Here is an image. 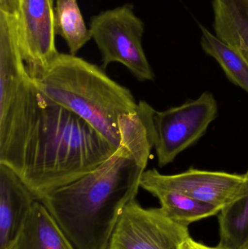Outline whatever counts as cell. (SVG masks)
Instances as JSON below:
<instances>
[{"label":"cell","mask_w":248,"mask_h":249,"mask_svg":"<svg viewBox=\"0 0 248 249\" xmlns=\"http://www.w3.org/2000/svg\"><path fill=\"white\" fill-rule=\"evenodd\" d=\"M154 109L138 102L133 114L119 120L120 144L96 169L39 201L74 249H107L125 206L135 200L154 149Z\"/></svg>","instance_id":"6da1fadb"},{"label":"cell","mask_w":248,"mask_h":249,"mask_svg":"<svg viewBox=\"0 0 248 249\" xmlns=\"http://www.w3.org/2000/svg\"><path fill=\"white\" fill-rule=\"evenodd\" d=\"M116 149L84 120L38 91L19 176L40 200L96 169Z\"/></svg>","instance_id":"7a4b0ae2"},{"label":"cell","mask_w":248,"mask_h":249,"mask_svg":"<svg viewBox=\"0 0 248 249\" xmlns=\"http://www.w3.org/2000/svg\"><path fill=\"white\" fill-rule=\"evenodd\" d=\"M30 77L42 96L84 120L119 147V118L138 109V102L129 89L98 66L70 53H59L45 68Z\"/></svg>","instance_id":"3957f363"},{"label":"cell","mask_w":248,"mask_h":249,"mask_svg":"<svg viewBox=\"0 0 248 249\" xmlns=\"http://www.w3.org/2000/svg\"><path fill=\"white\" fill-rule=\"evenodd\" d=\"M38 90L22 57L18 43V19L0 14V163L17 174L34 119Z\"/></svg>","instance_id":"277c9868"},{"label":"cell","mask_w":248,"mask_h":249,"mask_svg":"<svg viewBox=\"0 0 248 249\" xmlns=\"http://www.w3.org/2000/svg\"><path fill=\"white\" fill-rule=\"evenodd\" d=\"M92 39L102 57V67L119 63L141 82L151 81L154 71L142 45L144 23L135 15L133 6L126 4L92 17Z\"/></svg>","instance_id":"5b68a950"},{"label":"cell","mask_w":248,"mask_h":249,"mask_svg":"<svg viewBox=\"0 0 248 249\" xmlns=\"http://www.w3.org/2000/svg\"><path fill=\"white\" fill-rule=\"evenodd\" d=\"M218 113V103L209 91L180 106L154 110L153 139L159 166L171 163L178 155L196 143Z\"/></svg>","instance_id":"8992f818"},{"label":"cell","mask_w":248,"mask_h":249,"mask_svg":"<svg viewBox=\"0 0 248 249\" xmlns=\"http://www.w3.org/2000/svg\"><path fill=\"white\" fill-rule=\"evenodd\" d=\"M189 238L188 227L161 208L145 209L135 199L121 213L107 249H183Z\"/></svg>","instance_id":"52a82bcc"},{"label":"cell","mask_w":248,"mask_h":249,"mask_svg":"<svg viewBox=\"0 0 248 249\" xmlns=\"http://www.w3.org/2000/svg\"><path fill=\"white\" fill-rule=\"evenodd\" d=\"M141 188L148 193L164 190L178 192L222 210L246 194L245 174L189 168L180 174L166 175L156 168L146 170Z\"/></svg>","instance_id":"ba28073f"},{"label":"cell","mask_w":248,"mask_h":249,"mask_svg":"<svg viewBox=\"0 0 248 249\" xmlns=\"http://www.w3.org/2000/svg\"><path fill=\"white\" fill-rule=\"evenodd\" d=\"M55 35L54 0H20L18 43L29 75L43 70L59 54Z\"/></svg>","instance_id":"9c48e42d"},{"label":"cell","mask_w":248,"mask_h":249,"mask_svg":"<svg viewBox=\"0 0 248 249\" xmlns=\"http://www.w3.org/2000/svg\"><path fill=\"white\" fill-rule=\"evenodd\" d=\"M36 200L18 174L0 163V249L16 241Z\"/></svg>","instance_id":"30bf717a"},{"label":"cell","mask_w":248,"mask_h":249,"mask_svg":"<svg viewBox=\"0 0 248 249\" xmlns=\"http://www.w3.org/2000/svg\"><path fill=\"white\" fill-rule=\"evenodd\" d=\"M7 249H74L48 209L36 200L16 241Z\"/></svg>","instance_id":"8fae6325"},{"label":"cell","mask_w":248,"mask_h":249,"mask_svg":"<svg viewBox=\"0 0 248 249\" xmlns=\"http://www.w3.org/2000/svg\"><path fill=\"white\" fill-rule=\"evenodd\" d=\"M215 35L248 61V0H213Z\"/></svg>","instance_id":"7c38bea8"},{"label":"cell","mask_w":248,"mask_h":249,"mask_svg":"<svg viewBox=\"0 0 248 249\" xmlns=\"http://www.w3.org/2000/svg\"><path fill=\"white\" fill-rule=\"evenodd\" d=\"M150 194L158 199L160 208L172 220L188 227L194 222L215 216L221 209L171 190H153Z\"/></svg>","instance_id":"4fadbf2b"},{"label":"cell","mask_w":248,"mask_h":249,"mask_svg":"<svg viewBox=\"0 0 248 249\" xmlns=\"http://www.w3.org/2000/svg\"><path fill=\"white\" fill-rule=\"evenodd\" d=\"M201 47L205 53L221 66L229 80L248 93V61L237 51L229 46L199 25Z\"/></svg>","instance_id":"5bb4252c"},{"label":"cell","mask_w":248,"mask_h":249,"mask_svg":"<svg viewBox=\"0 0 248 249\" xmlns=\"http://www.w3.org/2000/svg\"><path fill=\"white\" fill-rule=\"evenodd\" d=\"M245 196L221 211L218 214L220 249H244L248 245V169Z\"/></svg>","instance_id":"9a60e30c"},{"label":"cell","mask_w":248,"mask_h":249,"mask_svg":"<svg viewBox=\"0 0 248 249\" xmlns=\"http://www.w3.org/2000/svg\"><path fill=\"white\" fill-rule=\"evenodd\" d=\"M55 27L56 35L66 42L70 54L76 55L92 39L77 0H55Z\"/></svg>","instance_id":"2e32d148"},{"label":"cell","mask_w":248,"mask_h":249,"mask_svg":"<svg viewBox=\"0 0 248 249\" xmlns=\"http://www.w3.org/2000/svg\"><path fill=\"white\" fill-rule=\"evenodd\" d=\"M183 249H220L218 247H210L208 246L204 245V244H200V243L197 242L195 240L192 239V238H189V239L185 243L183 246Z\"/></svg>","instance_id":"e0dca14e"},{"label":"cell","mask_w":248,"mask_h":249,"mask_svg":"<svg viewBox=\"0 0 248 249\" xmlns=\"http://www.w3.org/2000/svg\"><path fill=\"white\" fill-rule=\"evenodd\" d=\"M244 249H248V245L247 246V247H246V248H245Z\"/></svg>","instance_id":"ac0fdd59"}]
</instances>
